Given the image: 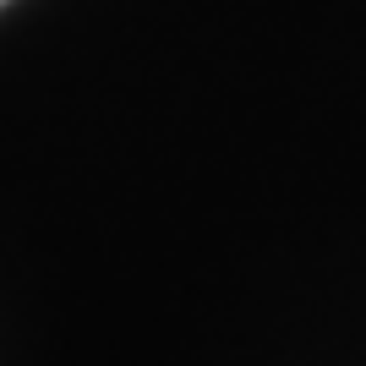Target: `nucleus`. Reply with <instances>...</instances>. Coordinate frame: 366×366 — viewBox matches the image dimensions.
Wrapping results in <instances>:
<instances>
[{
  "label": "nucleus",
  "instance_id": "f257e3e1",
  "mask_svg": "<svg viewBox=\"0 0 366 366\" xmlns=\"http://www.w3.org/2000/svg\"><path fill=\"white\" fill-rule=\"evenodd\" d=\"M0 6H6V0H0Z\"/></svg>",
  "mask_w": 366,
  "mask_h": 366
}]
</instances>
